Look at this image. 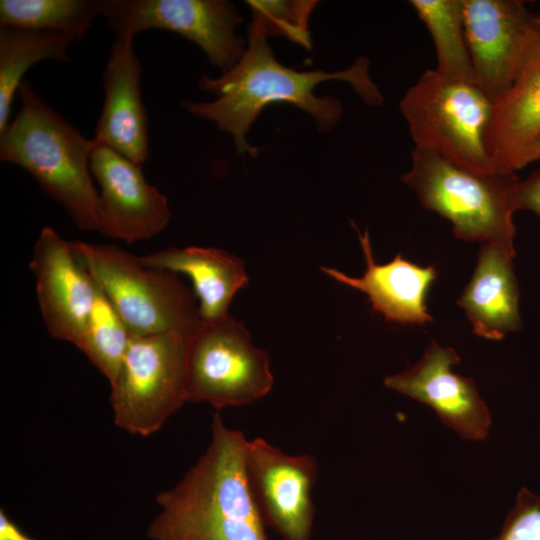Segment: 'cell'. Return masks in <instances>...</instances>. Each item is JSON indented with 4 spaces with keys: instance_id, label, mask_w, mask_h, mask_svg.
Masks as SVG:
<instances>
[{
    "instance_id": "obj_1",
    "label": "cell",
    "mask_w": 540,
    "mask_h": 540,
    "mask_svg": "<svg viewBox=\"0 0 540 540\" xmlns=\"http://www.w3.org/2000/svg\"><path fill=\"white\" fill-rule=\"evenodd\" d=\"M249 41L238 63L217 78L202 75L203 91L216 99L209 102L182 100L189 113L216 124L219 130L231 134L239 154L257 155L258 149L246 138L262 110L273 103H290L306 111L320 132L331 130L342 116V106L331 96L317 97L314 88L327 80L348 82L369 105H379L383 96L369 76V60L358 58L342 71H296L279 63L267 44V37L256 27L249 26Z\"/></svg>"
},
{
    "instance_id": "obj_2",
    "label": "cell",
    "mask_w": 540,
    "mask_h": 540,
    "mask_svg": "<svg viewBox=\"0 0 540 540\" xmlns=\"http://www.w3.org/2000/svg\"><path fill=\"white\" fill-rule=\"evenodd\" d=\"M248 440L213 415L205 452L171 488L159 493L151 540H269L249 489Z\"/></svg>"
},
{
    "instance_id": "obj_3",
    "label": "cell",
    "mask_w": 540,
    "mask_h": 540,
    "mask_svg": "<svg viewBox=\"0 0 540 540\" xmlns=\"http://www.w3.org/2000/svg\"><path fill=\"white\" fill-rule=\"evenodd\" d=\"M20 109L0 133V159L21 167L83 231L101 232L100 196L92 181L93 139L55 112L24 79Z\"/></svg>"
},
{
    "instance_id": "obj_4",
    "label": "cell",
    "mask_w": 540,
    "mask_h": 540,
    "mask_svg": "<svg viewBox=\"0 0 540 540\" xmlns=\"http://www.w3.org/2000/svg\"><path fill=\"white\" fill-rule=\"evenodd\" d=\"M411 160L401 181L422 207L449 220L458 239L494 244L516 255L513 214L519 178L515 172H475L417 147Z\"/></svg>"
},
{
    "instance_id": "obj_5",
    "label": "cell",
    "mask_w": 540,
    "mask_h": 540,
    "mask_svg": "<svg viewBox=\"0 0 540 540\" xmlns=\"http://www.w3.org/2000/svg\"><path fill=\"white\" fill-rule=\"evenodd\" d=\"M73 244L132 336L190 334L201 324L197 298L176 273L113 244Z\"/></svg>"
},
{
    "instance_id": "obj_6",
    "label": "cell",
    "mask_w": 540,
    "mask_h": 540,
    "mask_svg": "<svg viewBox=\"0 0 540 540\" xmlns=\"http://www.w3.org/2000/svg\"><path fill=\"white\" fill-rule=\"evenodd\" d=\"M399 107L414 147L433 150L475 172H494L485 146L493 101L478 84L426 70L405 92Z\"/></svg>"
},
{
    "instance_id": "obj_7",
    "label": "cell",
    "mask_w": 540,
    "mask_h": 540,
    "mask_svg": "<svg viewBox=\"0 0 540 540\" xmlns=\"http://www.w3.org/2000/svg\"><path fill=\"white\" fill-rule=\"evenodd\" d=\"M273 384L267 352L230 314L201 321L188 335L187 402H206L215 409L248 405L265 397Z\"/></svg>"
},
{
    "instance_id": "obj_8",
    "label": "cell",
    "mask_w": 540,
    "mask_h": 540,
    "mask_svg": "<svg viewBox=\"0 0 540 540\" xmlns=\"http://www.w3.org/2000/svg\"><path fill=\"white\" fill-rule=\"evenodd\" d=\"M188 335L131 336L120 370L110 384L116 426L130 434L150 436L187 402Z\"/></svg>"
},
{
    "instance_id": "obj_9",
    "label": "cell",
    "mask_w": 540,
    "mask_h": 540,
    "mask_svg": "<svg viewBox=\"0 0 540 540\" xmlns=\"http://www.w3.org/2000/svg\"><path fill=\"white\" fill-rule=\"evenodd\" d=\"M101 15L117 34L161 29L197 44L222 73L232 69L245 52L235 33L243 22L225 0H101Z\"/></svg>"
},
{
    "instance_id": "obj_10",
    "label": "cell",
    "mask_w": 540,
    "mask_h": 540,
    "mask_svg": "<svg viewBox=\"0 0 540 540\" xmlns=\"http://www.w3.org/2000/svg\"><path fill=\"white\" fill-rule=\"evenodd\" d=\"M464 25L477 84L494 102L534 57L540 15L519 0H464Z\"/></svg>"
},
{
    "instance_id": "obj_11",
    "label": "cell",
    "mask_w": 540,
    "mask_h": 540,
    "mask_svg": "<svg viewBox=\"0 0 540 540\" xmlns=\"http://www.w3.org/2000/svg\"><path fill=\"white\" fill-rule=\"evenodd\" d=\"M245 470L252 497L266 523L283 540H310L316 509L311 491L318 462L289 455L263 438L248 440Z\"/></svg>"
},
{
    "instance_id": "obj_12",
    "label": "cell",
    "mask_w": 540,
    "mask_h": 540,
    "mask_svg": "<svg viewBox=\"0 0 540 540\" xmlns=\"http://www.w3.org/2000/svg\"><path fill=\"white\" fill-rule=\"evenodd\" d=\"M30 269L49 334L79 347L91 313L97 285L73 241L54 228L41 229L33 246Z\"/></svg>"
},
{
    "instance_id": "obj_13",
    "label": "cell",
    "mask_w": 540,
    "mask_h": 540,
    "mask_svg": "<svg viewBox=\"0 0 540 540\" xmlns=\"http://www.w3.org/2000/svg\"><path fill=\"white\" fill-rule=\"evenodd\" d=\"M90 169L100 186V233L134 243L167 227L171 218L168 200L146 181L140 165L94 142Z\"/></svg>"
},
{
    "instance_id": "obj_14",
    "label": "cell",
    "mask_w": 540,
    "mask_h": 540,
    "mask_svg": "<svg viewBox=\"0 0 540 540\" xmlns=\"http://www.w3.org/2000/svg\"><path fill=\"white\" fill-rule=\"evenodd\" d=\"M459 363L453 348L432 340L416 364L387 376L383 383L429 406L462 439L482 441L489 434L490 412L474 380L452 371Z\"/></svg>"
},
{
    "instance_id": "obj_15",
    "label": "cell",
    "mask_w": 540,
    "mask_h": 540,
    "mask_svg": "<svg viewBox=\"0 0 540 540\" xmlns=\"http://www.w3.org/2000/svg\"><path fill=\"white\" fill-rule=\"evenodd\" d=\"M134 37L117 34L111 46L102 75L104 102L93 140L142 166L149 157V137Z\"/></svg>"
},
{
    "instance_id": "obj_16",
    "label": "cell",
    "mask_w": 540,
    "mask_h": 540,
    "mask_svg": "<svg viewBox=\"0 0 540 540\" xmlns=\"http://www.w3.org/2000/svg\"><path fill=\"white\" fill-rule=\"evenodd\" d=\"M366 269L360 277L349 276L336 268H322L328 276L366 294L372 310L387 321L409 326L432 322L426 305L429 290L437 277L434 266H420L398 253L391 261L377 264L369 232L358 231Z\"/></svg>"
},
{
    "instance_id": "obj_17",
    "label": "cell",
    "mask_w": 540,
    "mask_h": 540,
    "mask_svg": "<svg viewBox=\"0 0 540 540\" xmlns=\"http://www.w3.org/2000/svg\"><path fill=\"white\" fill-rule=\"evenodd\" d=\"M513 257L497 245L482 244L473 275L457 300L479 337L501 340L522 328Z\"/></svg>"
},
{
    "instance_id": "obj_18",
    "label": "cell",
    "mask_w": 540,
    "mask_h": 540,
    "mask_svg": "<svg viewBox=\"0 0 540 540\" xmlns=\"http://www.w3.org/2000/svg\"><path fill=\"white\" fill-rule=\"evenodd\" d=\"M540 136V49L512 86L496 101L485 135L494 172H516Z\"/></svg>"
},
{
    "instance_id": "obj_19",
    "label": "cell",
    "mask_w": 540,
    "mask_h": 540,
    "mask_svg": "<svg viewBox=\"0 0 540 540\" xmlns=\"http://www.w3.org/2000/svg\"><path fill=\"white\" fill-rule=\"evenodd\" d=\"M140 258L148 266L187 275L204 322L227 316L234 296L249 282L241 258L213 247H170Z\"/></svg>"
},
{
    "instance_id": "obj_20",
    "label": "cell",
    "mask_w": 540,
    "mask_h": 540,
    "mask_svg": "<svg viewBox=\"0 0 540 540\" xmlns=\"http://www.w3.org/2000/svg\"><path fill=\"white\" fill-rule=\"evenodd\" d=\"M74 36L0 26V133L10 122L11 106L23 77L33 65L51 59L68 62Z\"/></svg>"
},
{
    "instance_id": "obj_21",
    "label": "cell",
    "mask_w": 540,
    "mask_h": 540,
    "mask_svg": "<svg viewBox=\"0 0 540 540\" xmlns=\"http://www.w3.org/2000/svg\"><path fill=\"white\" fill-rule=\"evenodd\" d=\"M429 31L436 52L434 69L442 77L477 84L464 25V0H411Z\"/></svg>"
},
{
    "instance_id": "obj_22",
    "label": "cell",
    "mask_w": 540,
    "mask_h": 540,
    "mask_svg": "<svg viewBox=\"0 0 540 540\" xmlns=\"http://www.w3.org/2000/svg\"><path fill=\"white\" fill-rule=\"evenodd\" d=\"M101 15V0H1L0 26L65 33L81 41Z\"/></svg>"
},
{
    "instance_id": "obj_23",
    "label": "cell",
    "mask_w": 540,
    "mask_h": 540,
    "mask_svg": "<svg viewBox=\"0 0 540 540\" xmlns=\"http://www.w3.org/2000/svg\"><path fill=\"white\" fill-rule=\"evenodd\" d=\"M131 336L97 285L94 304L78 349L106 377L109 384L115 380L120 370Z\"/></svg>"
},
{
    "instance_id": "obj_24",
    "label": "cell",
    "mask_w": 540,
    "mask_h": 540,
    "mask_svg": "<svg viewBox=\"0 0 540 540\" xmlns=\"http://www.w3.org/2000/svg\"><path fill=\"white\" fill-rule=\"evenodd\" d=\"M251 25L267 38L281 36L307 50L312 41L309 31L310 16L318 4L315 0H249Z\"/></svg>"
},
{
    "instance_id": "obj_25",
    "label": "cell",
    "mask_w": 540,
    "mask_h": 540,
    "mask_svg": "<svg viewBox=\"0 0 540 540\" xmlns=\"http://www.w3.org/2000/svg\"><path fill=\"white\" fill-rule=\"evenodd\" d=\"M490 540H540V497L521 488L499 534Z\"/></svg>"
},
{
    "instance_id": "obj_26",
    "label": "cell",
    "mask_w": 540,
    "mask_h": 540,
    "mask_svg": "<svg viewBox=\"0 0 540 540\" xmlns=\"http://www.w3.org/2000/svg\"><path fill=\"white\" fill-rule=\"evenodd\" d=\"M516 210H529L540 217V169L519 180L515 191Z\"/></svg>"
},
{
    "instance_id": "obj_27",
    "label": "cell",
    "mask_w": 540,
    "mask_h": 540,
    "mask_svg": "<svg viewBox=\"0 0 540 540\" xmlns=\"http://www.w3.org/2000/svg\"><path fill=\"white\" fill-rule=\"evenodd\" d=\"M0 540H35L27 535L5 512L0 510Z\"/></svg>"
},
{
    "instance_id": "obj_28",
    "label": "cell",
    "mask_w": 540,
    "mask_h": 540,
    "mask_svg": "<svg viewBox=\"0 0 540 540\" xmlns=\"http://www.w3.org/2000/svg\"><path fill=\"white\" fill-rule=\"evenodd\" d=\"M540 160V136L529 146L525 152L522 161L521 169L528 164Z\"/></svg>"
}]
</instances>
